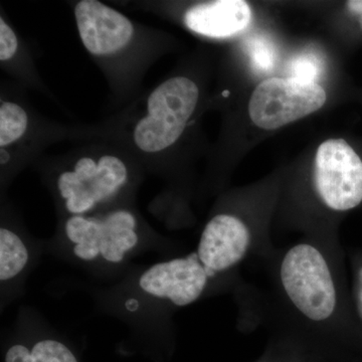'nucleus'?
<instances>
[{"instance_id":"obj_14","label":"nucleus","mask_w":362,"mask_h":362,"mask_svg":"<svg viewBox=\"0 0 362 362\" xmlns=\"http://www.w3.org/2000/svg\"><path fill=\"white\" fill-rule=\"evenodd\" d=\"M246 49L256 70L269 71L274 68L277 52L270 40L261 35H252L246 42Z\"/></svg>"},{"instance_id":"obj_13","label":"nucleus","mask_w":362,"mask_h":362,"mask_svg":"<svg viewBox=\"0 0 362 362\" xmlns=\"http://www.w3.org/2000/svg\"><path fill=\"white\" fill-rule=\"evenodd\" d=\"M28 115L18 105L6 102L0 107V145L6 146L25 134Z\"/></svg>"},{"instance_id":"obj_16","label":"nucleus","mask_w":362,"mask_h":362,"mask_svg":"<svg viewBox=\"0 0 362 362\" xmlns=\"http://www.w3.org/2000/svg\"><path fill=\"white\" fill-rule=\"evenodd\" d=\"M18 39L11 28L0 20V61L13 58L18 49Z\"/></svg>"},{"instance_id":"obj_11","label":"nucleus","mask_w":362,"mask_h":362,"mask_svg":"<svg viewBox=\"0 0 362 362\" xmlns=\"http://www.w3.org/2000/svg\"><path fill=\"white\" fill-rule=\"evenodd\" d=\"M251 18V8L246 1L218 0L188 9L185 23L192 32L214 39H225L244 30Z\"/></svg>"},{"instance_id":"obj_2","label":"nucleus","mask_w":362,"mask_h":362,"mask_svg":"<svg viewBox=\"0 0 362 362\" xmlns=\"http://www.w3.org/2000/svg\"><path fill=\"white\" fill-rule=\"evenodd\" d=\"M158 247L146 242L134 214L116 209L102 216H71L47 252L94 275H120L137 255Z\"/></svg>"},{"instance_id":"obj_17","label":"nucleus","mask_w":362,"mask_h":362,"mask_svg":"<svg viewBox=\"0 0 362 362\" xmlns=\"http://www.w3.org/2000/svg\"><path fill=\"white\" fill-rule=\"evenodd\" d=\"M347 6L352 13L361 14L362 16V0H352L347 2Z\"/></svg>"},{"instance_id":"obj_12","label":"nucleus","mask_w":362,"mask_h":362,"mask_svg":"<svg viewBox=\"0 0 362 362\" xmlns=\"http://www.w3.org/2000/svg\"><path fill=\"white\" fill-rule=\"evenodd\" d=\"M32 337L8 347L6 362H78L70 347L54 335L47 334V325L32 310H21Z\"/></svg>"},{"instance_id":"obj_10","label":"nucleus","mask_w":362,"mask_h":362,"mask_svg":"<svg viewBox=\"0 0 362 362\" xmlns=\"http://www.w3.org/2000/svg\"><path fill=\"white\" fill-rule=\"evenodd\" d=\"M47 246L33 244L13 228H0V294L1 307L21 296L25 282Z\"/></svg>"},{"instance_id":"obj_4","label":"nucleus","mask_w":362,"mask_h":362,"mask_svg":"<svg viewBox=\"0 0 362 362\" xmlns=\"http://www.w3.org/2000/svg\"><path fill=\"white\" fill-rule=\"evenodd\" d=\"M281 280L298 310L314 321L329 318L337 307V290L321 252L310 245H298L286 255Z\"/></svg>"},{"instance_id":"obj_1","label":"nucleus","mask_w":362,"mask_h":362,"mask_svg":"<svg viewBox=\"0 0 362 362\" xmlns=\"http://www.w3.org/2000/svg\"><path fill=\"white\" fill-rule=\"evenodd\" d=\"M209 274L197 252L131 268L116 284L93 293L102 311L125 321L133 329H158L168 306H188L206 291Z\"/></svg>"},{"instance_id":"obj_6","label":"nucleus","mask_w":362,"mask_h":362,"mask_svg":"<svg viewBox=\"0 0 362 362\" xmlns=\"http://www.w3.org/2000/svg\"><path fill=\"white\" fill-rule=\"evenodd\" d=\"M314 177L317 192L330 209L349 211L361 204L362 160L345 140H326L319 146Z\"/></svg>"},{"instance_id":"obj_3","label":"nucleus","mask_w":362,"mask_h":362,"mask_svg":"<svg viewBox=\"0 0 362 362\" xmlns=\"http://www.w3.org/2000/svg\"><path fill=\"white\" fill-rule=\"evenodd\" d=\"M199 88L189 78L166 81L150 95L148 115L134 131L137 146L145 152H158L171 146L185 131L199 101Z\"/></svg>"},{"instance_id":"obj_18","label":"nucleus","mask_w":362,"mask_h":362,"mask_svg":"<svg viewBox=\"0 0 362 362\" xmlns=\"http://www.w3.org/2000/svg\"><path fill=\"white\" fill-rule=\"evenodd\" d=\"M9 159H11V156H9L8 152L6 149L2 148L1 151H0V163L4 165V164H6L9 161Z\"/></svg>"},{"instance_id":"obj_5","label":"nucleus","mask_w":362,"mask_h":362,"mask_svg":"<svg viewBox=\"0 0 362 362\" xmlns=\"http://www.w3.org/2000/svg\"><path fill=\"white\" fill-rule=\"evenodd\" d=\"M326 98L325 90L316 83L292 78H267L252 93L249 114L262 129H277L318 111Z\"/></svg>"},{"instance_id":"obj_8","label":"nucleus","mask_w":362,"mask_h":362,"mask_svg":"<svg viewBox=\"0 0 362 362\" xmlns=\"http://www.w3.org/2000/svg\"><path fill=\"white\" fill-rule=\"evenodd\" d=\"M251 235L249 228L230 214H218L204 228L197 247V256L213 278L228 270L246 256Z\"/></svg>"},{"instance_id":"obj_7","label":"nucleus","mask_w":362,"mask_h":362,"mask_svg":"<svg viewBox=\"0 0 362 362\" xmlns=\"http://www.w3.org/2000/svg\"><path fill=\"white\" fill-rule=\"evenodd\" d=\"M128 173L125 164L114 156H103L98 161L97 175L78 180L73 171L59 176L58 189L71 216H85L99 204L110 201L125 185Z\"/></svg>"},{"instance_id":"obj_9","label":"nucleus","mask_w":362,"mask_h":362,"mask_svg":"<svg viewBox=\"0 0 362 362\" xmlns=\"http://www.w3.org/2000/svg\"><path fill=\"white\" fill-rule=\"evenodd\" d=\"M81 39L94 54H113L132 37L133 25L127 18L96 0H83L75 9Z\"/></svg>"},{"instance_id":"obj_15","label":"nucleus","mask_w":362,"mask_h":362,"mask_svg":"<svg viewBox=\"0 0 362 362\" xmlns=\"http://www.w3.org/2000/svg\"><path fill=\"white\" fill-rule=\"evenodd\" d=\"M290 77L304 83H317L323 71L321 59L314 52H303L298 54L290 62Z\"/></svg>"}]
</instances>
